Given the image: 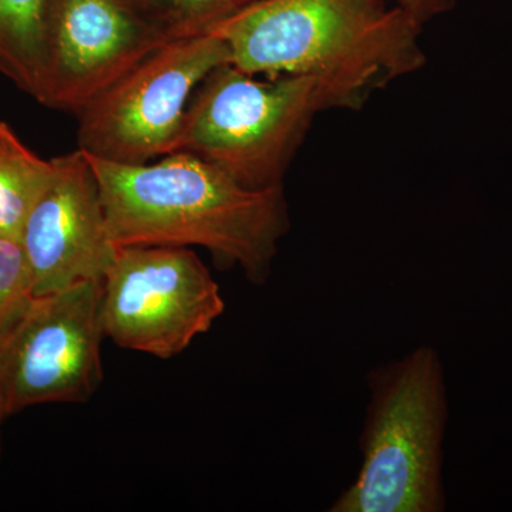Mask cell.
<instances>
[{
  "label": "cell",
  "mask_w": 512,
  "mask_h": 512,
  "mask_svg": "<svg viewBox=\"0 0 512 512\" xmlns=\"http://www.w3.org/2000/svg\"><path fill=\"white\" fill-rule=\"evenodd\" d=\"M87 157L117 248L200 247L224 268L241 269L251 284L269 281L291 228L285 188L249 190L184 151L146 164Z\"/></svg>",
  "instance_id": "cell-1"
},
{
  "label": "cell",
  "mask_w": 512,
  "mask_h": 512,
  "mask_svg": "<svg viewBox=\"0 0 512 512\" xmlns=\"http://www.w3.org/2000/svg\"><path fill=\"white\" fill-rule=\"evenodd\" d=\"M421 30L390 0H264L211 33L242 72L318 77L355 110L423 69Z\"/></svg>",
  "instance_id": "cell-2"
},
{
  "label": "cell",
  "mask_w": 512,
  "mask_h": 512,
  "mask_svg": "<svg viewBox=\"0 0 512 512\" xmlns=\"http://www.w3.org/2000/svg\"><path fill=\"white\" fill-rule=\"evenodd\" d=\"M362 463L329 512H443L448 399L433 346H417L366 377Z\"/></svg>",
  "instance_id": "cell-3"
},
{
  "label": "cell",
  "mask_w": 512,
  "mask_h": 512,
  "mask_svg": "<svg viewBox=\"0 0 512 512\" xmlns=\"http://www.w3.org/2000/svg\"><path fill=\"white\" fill-rule=\"evenodd\" d=\"M333 109L345 101L318 77L261 80L224 63L195 90L175 153L194 154L249 190L285 188L316 116Z\"/></svg>",
  "instance_id": "cell-4"
},
{
  "label": "cell",
  "mask_w": 512,
  "mask_h": 512,
  "mask_svg": "<svg viewBox=\"0 0 512 512\" xmlns=\"http://www.w3.org/2000/svg\"><path fill=\"white\" fill-rule=\"evenodd\" d=\"M229 50L215 33L174 39L77 111V148L117 164H146L177 150L188 104Z\"/></svg>",
  "instance_id": "cell-5"
},
{
  "label": "cell",
  "mask_w": 512,
  "mask_h": 512,
  "mask_svg": "<svg viewBox=\"0 0 512 512\" xmlns=\"http://www.w3.org/2000/svg\"><path fill=\"white\" fill-rule=\"evenodd\" d=\"M103 279L35 296L0 338V420L28 407L82 404L104 380Z\"/></svg>",
  "instance_id": "cell-6"
},
{
  "label": "cell",
  "mask_w": 512,
  "mask_h": 512,
  "mask_svg": "<svg viewBox=\"0 0 512 512\" xmlns=\"http://www.w3.org/2000/svg\"><path fill=\"white\" fill-rule=\"evenodd\" d=\"M224 311L220 285L191 248L121 247L103 276L104 335L121 349L173 359Z\"/></svg>",
  "instance_id": "cell-7"
},
{
  "label": "cell",
  "mask_w": 512,
  "mask_h": 512,
  "mask_svg": "<svg viewBox=\"0 0 512 512\" xmlns=\"http://www.w3.org/2000/svg\"><path fill=\"white\" fill-rule=\"evenodd\" d=\"M170 40L133 0H56L39 103L76 114Z\"/></svg>",
  "instance_id": "cell-8"
},
{
  "label": "cell",
  "mask_w": 512,
  "mask_h": 512,
  "mask_svg": "<svg viewBox=\"0 0 512 512\" xmlns=\"http://www.w3.org/2000/svg\"><path fill=\"white\" fill-rule=\"evenodd\" d=\"M55 173L30 211L20 245L33 276V295L103 279L119 248L111 241L99 183L82 150L53 158Z\"/></svg>",
  "instance_id": "cell-9"
},
{
  "label": "cell",
  "mask_w": 512,
  "mask_h": 512,
  "mask_svg": "<svg viewBox=\"0 0 512 512\" xmlns=\"http://www.w3.org/2000/svg\"><path fill=\"white\" fill-rule=\"evenodd\" d=\"M56 0H0V73L39 101L46 36Z\"/></svg>",
  "instance_id": "cell-10"
},
{
  "label": "cell",
  "mask_w": 512,
  "mask_h": 512,
  "mask_svg": "<svg viewBox=\"0 0 512 512\" xmlns=\"http://www.w3.org/2000/svg\"><path fill=\"white\" fill-rule=\"evenodd\" d=\"M55 173L52 160L30 150L0 121V235L20 241L22 229Z\"/></svg>",
  "instance_id": "cell-11"
},
{
  "label": "cell",
  "mask_w": 512,
  "mask_h": 512,
  "mask_svg": "<svg viewBox=\"0 0 512 512\" xmlns=\"http://www.w3.org/2000/svg\"><path fill=\"white\" fill-rule=\"evenodd\" d=\"M170 39L208 35L264 0H133Z\"/></svg>",
  "instance_id": "cell-12"
},
{
  "label": "cell",
  "mask_w": 512,
  "mask_h": 512,
  "mask_svg": "<svg viewBox=\"0 0 512 512\" xmlns=\"http://www.w3.org/2000/svg\"><path fill=\"white\" fill-rule=\"evenodd\" d=\"M33 298L32 271L22 245L0 235V338Z\"/></svg>",
  "instance_id": "cell-13"
},
{
  "label": "cell",
  "mask_w": 512,
  "mask_h": 512,
  "mask_svg": "<svg viewBox=\"0 0 512 512\" xmlns=\"http://www.w3.org/2000/svg\"><path fill=\"white\" fill-rule=\"evenodd\" d=\"M390 2L403 9L424 28V25L431 20L440 18L453 10L458 0H390Z\"/></svg>",
  "instance_id": "cell-14"
},
{
  "label": "cell",
  "mask_w": 512,
  "mask_h": 512,
  "mask_svg": "<svg viewBox=\"0 0 512 512\" xmlns=\"http://www.w3.org/2000/svg\"><path fill=\"white\" fill-rule=\"evenodd\" d=\"M0 421H2V420H0Z\"/></svg>",
  "instance_id": "cell-15"
}]
</instances>
